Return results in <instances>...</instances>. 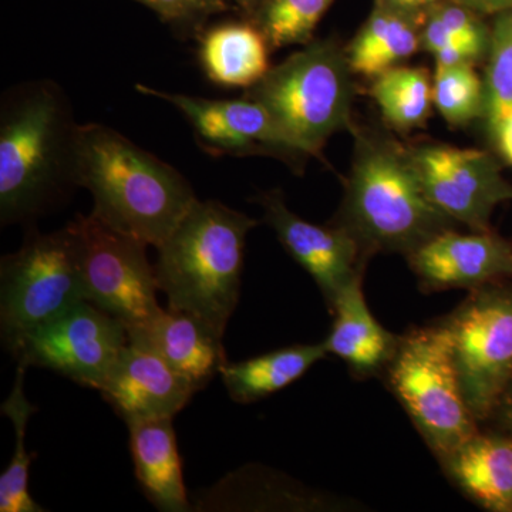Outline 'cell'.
Masks as SVG:
<instances>
[{
	"mask_svg": "<svg viewBox=\"0 0 512 512\" xmlns=\"http://www.w3.org/2000/svg\"><path fill=\"white\" fill-rule=\"evenodd\" d=\"M74 185L92 194L94 217L156 248L198 200L183 174L97 123L77 127Z\"/></svg>",
	"mask_w": 512,
	"mask_h": 512,
	"instance_id": "obj_1",
	"label": "cell"
},
{
	"mask_svg": "<svg viewBox=\"0 0 512 512\" xmlns=\"http://www.w3.org/2000/svg\"><path fill=\"white\" fill-rule=\"evenodd\" d=\"M79 124L53 82H30L5 93L0 111V221L35 220L74 185Z\"/></svg>",
	"mask_w": 512,
	"mask_h": 512,
	"instance_id": "obj_2",
	"label": "cell"
},
{
	"mask_svg": "<svg viewBox=\"0 0 512 512\" xmlns=\"http://www.w3.org/2000/svg\"><path fill=\"white\" fill-rule=\"evenodd\" d=\"M355 158L335 224L365 248L407 256L456 224L430 200L410 148L355 131Z\"/></svg>",
	"mask_w": 512,
	"mask_h": 512,
	"instance_id": "obj_3",
	"label": "cell"
},
{
	"mask_svg": "<svg viewBox=\"0 0 512 512\" xmlns=\"http://www.w3.org/2000/svg\"><path fill=\"white\" fill-rule=\"evenodd\" d=\"M255 218L197 200L158 249L156 279L168 308L205 320L224 336L241 295L245 247Z\"/></svg>",
	"mask_w": 512,
	"mask_h": 512,
	"instance_id": "obj_4",
	"label": "cell"
},
{
	"mask_svg": "<svg viewBox=\"0 0 512 512\" xmlns=\"http://www.w3.org/2000/svg\"><path fill=\"white\" fill-rule=\"evenodd\" d=\"M352 74L346 49L332 40L311 42L272 66L245 96L259 101L303 154L322 158L329 138L352 127Z\"/></svg>",
	"mask_w": 512,
	"mask_h": 512,
	"instance_id": "obj_5",
	"label": "cell"
},
{
	"mask_svg": "<svg viewBox=\"0 0 512 512\" xmlns=\"http://www.w3.org/2000/svg\"><path fill=\"white\" fill-rule=\"evenodd\" d=\"M382 377L437 460L480 430L461 389L450 336L440 322L400 336Z\"/></svg>",
	"mask_w": 512,
	"mask_h": 512,
	"instance_id": "obj_6",
	"label": "cell"
},
{
	"mask_svg": "<svg viewBox=\"0 0 512 512\" xmlns=\"http://www.w3.org/2000/svg\"><path fill=\"white\" fill-rule=\"evenodd\" d=\"M84 299L76 244L69 227L33 229L18 251L0 262V330L12 350L28 333L59 318Z\"/></svg>",
	"mask_w": 512,
	"mask_h": 512,
	"instance_id": "obj_7",
	"label": "cell"
},
{
	"mask_svg": "<svg viewBox=\"0 0 512 512\" xmlns=\"http://www.w3.org/2000/svg\"><path fill=\"white\" fill-rule=\"evenodd\" d=\"M461 389L478 423L490 419L512 377V285L480 286L440 319Z\"/></svg>",
	"mask_w": 512,
	"mask_h": 512,
	"instance_id": "obj_8",
	"label": "cell"
},
{
	"mask_svg": "<svg viewBox=\"0 0 512 512\" xmlns=\"http://www.w3.org/2000/svg\"><path fill=\"white\" fill-rule=\"evenodd\" d=\"M72 231L79 259L84 299L121 320L127 329L157 315L156 269L148 262V245L116 231L99 218L77 215Z\"/></svg>",
	"mask_w": 512,
	"mask_h": 512,
	"instance_id": "obj_9",
	"label": "cell"
},
{
	"mask_svg": "<svg viewBox=\"0 0 512 512\" xmlns=\"http://www.w3.org/2000/svg\"><path fill=\"white\" fill-rule=\"evenodd\" d=\"M127 342V328L121 320L83 301L32 330L10 355L18 365L52 370L74 383L100 390Z\"/></svg>",
	"mask_w": 512,
	"mask_h": 512,
	"instance_id": "obj_10",
	"label": "cell"
},
{
	"mask_svg": "<svg viewBox=\"0 0 512 512\" xmlns=\"http://www.w3.org/2000/svg\"><path fill=\"white\" fill-rule=\"evenodd\" d=\"M410 153L433 204L471 231H490L495 208L512 201V184L487 151L424 144Z\"/></svg>",
	"mask_w": 512,
	"mask_h": 512,
	"instance_id": "obj_11",
	"label": "cell"
},
{
	"mask_svg": "<svg viewBox=\"0 0 512 512\" xmlns=\"http://www.w3.org/2000/svg\"><path fill=\"white\" fill-rule=\"evenodd\" d=\"M136 90L180 110L197 143L211 156H271L285 161L308 157L286 137L271 113L245 94L241 99L212 100L163 92L144 84H137Z\"/></svg>",
	"mask_w": 512,
	"mask_h": 512,
	"instance_id": "obj_12",
	"label": "cell"
},
{
	"mask_svg": "<svg viewBox=\"0 0 512 512\" xmlns=\"http://www.w3.org/2000/svg\"><path fill=\"white\" fill-rule=\"evenodd\" d=\"M256 202L264 210L266 224L289 255L312 276L329 312L340 293L363 278L370 258L355 235L340 225H318L289 210L282 191L262 192Z\"/></svg>",
	"mask_w": 512,
	"mask_h": 512,
	"instance_id": "obj_13",
	"label": "cell"
},
{
	"mask_svg": "<svg viewBox=\"0 0 512 512\" xmlns=\"http://www.w3.org/2000/svg\"><path fill=\"white\" fill-rule=\"evenodd\" d=\"M424 292L473 289L512 278V244L491 231L440 232L406 256Z\"/></svg>",
	"mask_w": 512,
	"mask_h": 512,
	"instance_id": "obj_14",
	"label": "cell"
},
{
	"mask_svg": "<svg viewBox=\"0 0 512 512\" xmlns=\"http://www.w3.org/2000/svg\"><path fill=\"white\" fill-rule=\"evenodd\" d=\"M99 392L124 421L174 417L197 390L136 336L128 342Z\"/></svg>",
	"mask_w": 512,
	"mask_h": 512,
	"instance_id": "obj_15",
	"label": "cell"
},
{
	"mask_svg": "<svg viewBox=\"0 0 512 512\" xmlns=\"http://www.w3.org/2000/svg\"><path fill=\"white\" fill-rule=\"evenodd\" d=\"M127 332L156 350L197 392L228 363L222 345L224 336L191 313L161 308L143 326Z\"/></svg>",
	"mask_w": 512,
	"mask_h": 512,
	"instance_id": "obj_16",
	"label": "cell"
},
{
	"mask_svg": "<svg viewBox=\"0 0 512 512\" xmlns=\"http://www.w3.org/2000/svg\"><path fill=\"white\" fill-rule=\"evenodd\" d=\"M444 476L471 503L491 512H512V437L478 430L439 458Z\"/></svg>",
	"mask_w": 512,
	"mask_h": 512,
	"instance_id": "obj_17",
	"label": "cell"
},
{
	"mask_svg": "<svg viewBox=\"0 0 512 512\" xmlns=\"http://www.w3.org/2000/svg\"><path fill=\"white\" fill-rule=\"evenodd\" d=\"M333 323L323 340L329 355L346 363L356 379L382 377L399 348L400 336L383 328L367 306L363 278L340 293L332 309Z\"/></svg>",
	"mask_w": 512,
	"mask_h": 512,
	"instance_id": "obj_18",
	"label": "cell"
},
{
	"mask_svg": "<svg viewBox=\"0 0 512 512\" xmlns=\"http://www.w3.org/2000/svg\"><path fill=\"white\" fill-rule=\"evenodd\" d=\"M126 423L134 470L148 500L160 511H191L173 417L133 419Z\"/></svg>",
	"mask_w": 512,
	"mask_h": 512,
	"instance_id": "obj_19",
	"label": "cell"
},
{
	"mask_svg": "<svg viewBox=\"0 0 512 512\" xmlns=\"http://www.w3.org/2000/svg\"><path fill=\"white\" fill-rule=\"evenodd\" d=\"M271 46L256 23H222L200 37L198 60L210 82L251 89L271 70Z\"/></svg>",
	"mask_w": 512,
	"mask_h": 512,
	"instance_id": "obj_20",
	"label": "cell"
},
{
	"mask_svg": "<svg viewBox=\"0 0 512 512\" xmlns=\"http://www.w3.org/2000/svg\"><path fill=\"white\" fill-rule=\"evenodd\" d=\"M326 356L323 342L286 346L242 362H228L220 375L234 402L251 404L291 386Z\"/></svg>",
	"mask_w": 512,
	"mask_h": 512,
	"instance_id": "obj_21",
	"label": "cell"
},
{
	"mask_svg": "<svg viewBox=\"0 0 512 512\" xmlns=\"http://www.w3.org/2000/svg\"><path fill=\"white\" fill-rule=\"evenodd\" d=\"M421 49L416 23L404 13L380 6L346 49L355 74L376 77Z\"/></svg>",
	"mask_w": 512,
	"mask_h": 512,
	"instance_id": "obj_22",
	"label": "cell"
},
{
	"mask_svg": "<svg viewBox=\"0 0 512 512\" xmlns=\"http://www.w3.org/2000/svg\"><path fill=\"white\" fill-rule=\"evenodd\" d=\"M370 96L387 123L399 130H412L429 120L434 106L433 79L426 67L399 64L373 77Z\"/></svg>",
	"mask_w": 512,
	"mask_h": 512,
	"instance_id": "obj_23",
	"label": "cell"
},
{
	"mask_svg": "<svg viewBox=\"0 0 512 512\" xmlns=\"http://www.w3.org/2000/svg\"><path fill=\"white\" fill-rule=\"evenodd\" d=\"M26 369L28 367L18 365L12 392L2 404V413L12 421L15 430V453L8 468L0 476V512L46 511L33 500L29 491L32 457L26 451L25 440L30 417L37 412V407L29 402L23 389Z\"/></svg>",
	"mask_w": 512,
	"mask_h": 512,
	"instance_id": "obj_24",
	"label": "cell"
},
{
	"mask_svg": "<svg viewBox=\"0 0 512 512\" xmlns=\"http://www.w3.org/2000/svg\"><path fill=\"white\" fill-rule=\"evenodd\" d=\"M330 3L332 0H262L255 23L271 50L308 45Z\"/></svg>",
	"mask_w": 512,
	"mask_h": 512,
	"instance_id": "obj_25",
	"label": "cell"
},
{
	"mask_svg": "<svg viewBox=\"0 0 512 512\" xmlns=\"http://www.w3.org/2000/svg\"><path fill=\"white\" fill-rule=\"evenodd\" d=\"M433 104L453 126H464L484 117V82L474 69V63L436 67Z\"/></svg>",
	"mask_w": 512,
	"mask_h": 512,
	"instance_id": "obj_26",
	"label": "cell"
},
{
	"mask_svg": "<svg viewBox=\"0 0 512 512\" xmlns=\"http://www.w3.org/2000/svg\"><path fill=\"white\" fill-rule=\"evenodd\" d=\"M484 119L493 126L512 110V9L498 13L487 50Z\"/></svg>",
	"mask_w": 512,
	"mask_h": 512,
	"instance_id": "obj_27",
	"label": "cell"
},
{
	"mask_svg": "<svg viewBox=\"0 0 512 512\" xmlns=\"http://www.w3.org/2000/svg\"><path fill=\"white\" fill-rule=\"evenodd\" d=\"M433 15L437 16L446 25L447 29H450L454 35L463 39L464 42L483 46L488 50L490 30L484 28L483 23L478 19L477 13L474 10L458 3V5H446L436 8Z\"/></svg>",
	"mask_w": 512,
	"mask_h": 512,
	"instance_id": "obj_28",
	"label": "cell"
},
{
	"mask_svg": "<svg viewBox=\"0 0 512 512\" xmlns=\"http://www.w3.org/2000/svg\"><path fill=\"white\" fill-rule=\"evenodd\" d=\"M137 2L153 9L164 22L178 28H187V26L190 28L202 16L208 15V10L202 6L200 0H137Z\"/></svg>",
	"mask_w": 512,
	"mask_h": 512,
	"instance_id": "obj_29",
	"label": "cell"
},
{
	"mask_svg": "<svg viewBox=\"0 0 512 512\" xmlns=\"http://www.w3.org/2000/svg\"><path fill=\"white\" fill-rule=\"evenodd\" d=\"M495 150L505 163L512 165V110L488 127Z\"/></svg>",
	"mask_w": 512,
	"mask_h": 512,
	"instance_id": "obj_30",
	"label": "cell"
},
{
	"mask_svg": "<svg viewBox=\"0 0 512 512\" xmlns=\"http://www.w3.org/2000/svg\"><path fill=\"white\" fill-rule=\"evenodd\" d=\"M490 419H494L495 423L498 424V427H500L498 431L512 437V377Z\"/></svg>",
	"mask_w": 512,
	"mask_h": 512,
	"instance_id": "obj_31",
	"label": "cell"
},
{
	"mask_svg": "<svg viewBox=\"0 0 512 512\" xmlns=\"http://www.w3.org/2000/svg\"><path fill=\"white\" fill-rule=\"evenodd\" d=\"M476 13H498L512 9V0H458Z\"/></svg>",
	"mask_w": 512,
	"mask_h": 512,
	"instance_id": "obj_32",
	"label": "cell"
},
{
	"mask_svg": "<svg viewBox=\"0 0 512 512\" xmlns=\"http://www.w3.org/2000/svg\"><path fill=\"white\" fill-rule=\"evenodd\" d=\"M436 2L437 0H383V6L409 15V13L430 8Z\"/></svg>",
	"mask_w": 512,
	"mask_h": 512,
	"instance_id": "obj_33",
	"label": "cell"
},
{
	"mask_svg": "<svg viewBox=\"0 0 512 512\" xmlns=\"http://www.w3.org/2000/svg\"><path fill=\"white\" fill-rule=\"evenodd\" d=\"M200 2L208 10V13L225 8V0H200Z\"/></svg>",
	"mask_w": 512,
	"mask_h": 512,
	"instance_id": "obj_34",
	"label": "cell"
}]
</instances>
